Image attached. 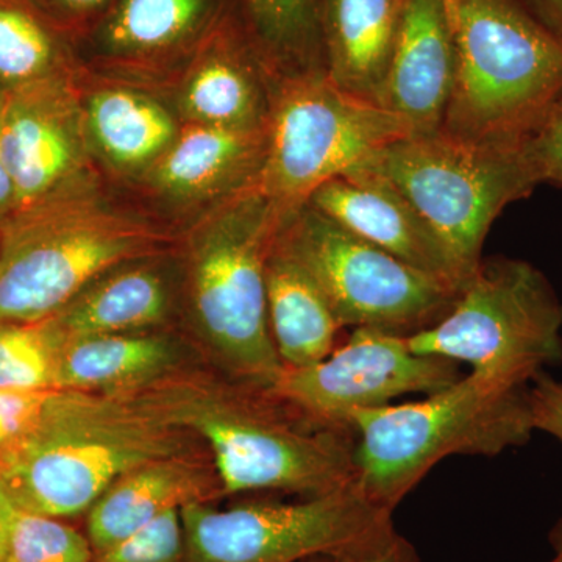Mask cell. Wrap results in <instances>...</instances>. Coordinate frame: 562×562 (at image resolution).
Wrapping results in <instances>:
<instances>
[{
  "label": "cell",
  "mask_w": 562,
  "mask_h": 562,
  "mask_svg": "<svg viewBox=\"0 0 562 562\" xmlns=\"http://www.w3.org/2000/svg\"><path fill=\"white\" fill-rule=\"evenodd\" d=\"M205 443L225 498L317 497L355 482L351 430L325 427L271 390L195 366L133 395Z\"/></svg>",
  "instance_id": "cell-1"
},
{
  "label": "cell",
  "mask_w": 562,
  "mask_h": 562,
  "mask_svg": "<svg viewBox=\"0 0 562 562\" xmlns=\"http://www.w3.org/2000/svg\"><path fill=\"white\" fill-rule=\"evenodd\" d=\"M288 213L251 183L181 228V328L203 360L238 382L272 390L283 364L268 316L266 262Z\"/></svg>",
  "instance_id": "cell-2"
},
{
  "label": "cell",
  "mask_w": 562,
  "mask_h": 562,
  "mask_svg": "<svg viewBox=\"0 0 562 562\" xmlns=\"http://www.w3.org/2000/svg\"><path fill=\"white\" fill-rule=\"evenodd\" d=\"M203 452L201 439L133 395L54 390L32 438L0 471V486L22 512L74 522L144 462Z\"/></svg>",
  "instance_id": "cell-3"
},
{
  "label": "cell",
  "mask_w": 562,
  "mask_h": 562,
  "mask_svg": "<svg viewBox=\"0 0 562 562\" xmlns=\"http://www.w3.org/2000/svg\"><path fill=\"white\" fill-rule=\"evenodd\" d=\"M180 232L102 184L16 211L0 224V324L54 316L122 262L177 249Z\"/></svg>",
  "instance_id": "cell-4"
},
{
  "label": "cell",
  "mask_w": 562,
  "mask_h": 562,
  "mask_svg": "<svg viewBox=\"0 0 562 562\" xmlns=\"http://www.w3.org/2000/svg\"><path fill=\"white\" fill-rule=\"evenodd\" d=\"M528 394L469 372L422 401L355 413V486L394 513L446 458L497 457L527 446L535 432Z\"/></svg>",
  "instance_id": "cell-5"
},
{
  "label": "cell",
  "mask_w": 562,
  "mask_h": 562,
  "mask_svg": "<svg viewBox=\"0 0 562 562\" xmlns=\"http://www.w3.org/2000/svg\"><path fill=\"white\" fill-rule=\"evenodd\" d=\"M454 79L441 131L527 143L562 99V43L517 0H446Z\"/></svg>",
  "instance_id": "cell-6"
},
{
  "label": "cell",
  "mask_w": 562,
  "mask_h": 562,
  "mask_svg": "<svg viewBox=\"0 0 562 562\" xmlns=\"http://www.w3.org/2000/svg\"><path fill=\"white\" fill-rule=\"evenodd\" d=\"M358 168L390 181L452 251L465 281L513 202L539 187L527 143H482L438 131L394 140ZM357 169V168H355Z\"/></svg>",
  "instance_id": "cell-7"
},
{
  "label": "cell",
  "mask_w": 562,
  "mask_h": 562,
  "mask_svg": "<svg viewBox=\"0 0 562 562\" xmlns=\"http://www.w3.org/2000/svg\"><path fill=\"white\" fill-rule=\"evenodd\" d=\"M562 305L549 279L531 262L480 261L441 319L409 335L414 353L471 366V372L508 390L562 364Z\"/></svg>",
  "instance_id": "cell-8"
},
{
  "label": "cell",
  "mask_w": 562,
  "mask_h": 562,
  "mask_svg": "<svg viewBox=\"0 0 562 562\" xmlns=\"http://www.w3.org/2000/svg\"><path fill=\"white\" fill-rule=\"evenodd\" d=\"M405 136L408 128L397 116L339 90L325 72L280 77L273 83L265 158L254 184L291 213L322 184Z\"/></svg>",
  "instance_id": "cell-9"
},
{
  "label": "cell",
  "mask_w": 562,
  "mask_h": 562,
  "mask_svg": "<svg viewBox=\"0 0 562 562\" xmlns=\"http://www.w3.org/2000/svg\"><path fill=\"white\" fill-rule=\"evenodd\" d=\"M276 246L312 276L341 327L409 336L452 308L461 288L353 235L308 203L281 222Z\"/></svg>",
  "instance_id": "cell-10"
},
{
  "label": "cell",
  "mask_w": 562,
  "mask_h": 562,
  "mask_svg": "<svg viewBox=\"0 0 562 562\" xmlns=\"http://www.w3.org/2000/svg\"><path fill=\"white\" fill-rule=\"evenodd\" d=\"M188 562H303L341 557L392 527V513L355 483L297 502L247 501L181 509Z\"/></svg>",
  "instance_id": "cell-11"
},
{
  "label": "cell",
  "mask_w": 562,
  "mask_h": 562,
  "mask_svg": "<svg viewBox=\"0 0 562 562\" xmlns=\"http://www.w3.org/2000/svg\"><path fill=\"white\" fill-rule=\"evenodd\" d=\"M406 338L353 328L324 360L283 368L271 391L317 424L351 430L355 413L392 405L403 395L435 394L460 379V364L414 353Z\"/></svg>",
  "instance_id": "cell-12"
},
{
  "label": "cell",
  "mask_w": 562,
  "mask_h": 562,
  "mask_svg": "<svg viewBox=\"0 0 562 562\" xmlns=\"http://www.w3.org/2000/svg\"><path fill=\"white\" fill-rule=\"evenodd\" d=\"M83 74L5 92L2 151L16 211L102 184L85 125Z\"/></svg>",
  "instance_id": "cell-13"
},
{
  "label": "cell",
  "mask_w": 562,
  "mask_h": 562,
  "mask_svg": "<svg viewBox=\"0 0 562 562\" xmlns=\"http://www.w3.org/2000/svg\"><path fill=\"white\" fill-rule=\"evenodd\" d=\"M235 0H116L76 43L83 68L116 77L177 72Z\"/></svg>",
  "instance_id": "cell-14"
},
{
  "label": "cell",
  "mask_w": 562,
  "mask_h": 562,
  "mask_svg": "<svg viewBox=\"0 0 562 562\" xmlns=\"http://www.w3.org/2000/svg\"><path fill=\"white\" fill-rule=\"evenodd\" d=\"M177 72L176 113L181 124L268 125L277 77L255 49L235 7Z\"/></svg>",
  "instance_id": "cell-15"
},
{
  "label": "cell",
  "mask_w": 562,
  "mask_h": 562,
  "mask_svg": "<svg viewBox=\"0 0 562 562\" xmlns=\"http://www.w3.org/2000/svg\"><path fill=\"white\" fill-rule=\"evenodd\" d=\"M181 317L183 273L173 249L110 269L44 321L58 346L87 336L181 328Z\"/></svg>",
  "instance_id": "cell-16"
},
{
  "label": "cell",
  "mask_w": 562,
  "mask_h": 562,
  "mask_svg": "<svg viewBox=\"0 0 562 562\" xmlns=\"http://www.w3.org/2000/svg\"><path fill=\"white\" fill-rule=\"evenodd\" d=\"M310 206L420 271L462 288L465 283L452 251L394 187L366 169H351L322 184Z\"/></svg>",
  "instance_id": "cell-17"
},
{
  "label": "cell",
  "mask_w": 562,
  "mask_h": 562,
  "mask_svg": "<svg viewBox=\"0 0 562 562\" xmlns=\"http://www.w3.org/2000/svg\"><path fill=\"white\" fill-rule=\"evenodd\" d=\"M201 364L183 328L87 336L55 349V390L135 395Z\"/></svg>",
  "instance_id": "cell-18"
},
{
  "label": "cell",
  "mask_w": 562,
  "mask_h": 562,
  "mask_svg": "<svg viewBox=\"0 0 562 562\" xmlns=\"http://www.w3.org/2000/svg\"><path fill=\"white\" fill-rule=\"evenodd\" d=\"M266 139L268 125L225 128L181 124L171 147L139 181L166 205L210 209L254 183L265 158Z\"/></svg>",
  "instance_id": "cell-19"
},
{
  "label": "cell",
  "mask_w": 562,
  "mask_h": 562,
  "mask_svg": "<svg viewBox=\"0 0 562 562\" xmlns=\"http://www.w3.org/2000/svg\"><path fill=\"white\" fill-rule=\"evenodd\" d=\"M454 79L446 0H403L382 105L409 135L441 131Z\"/></svg>",
  "instance_id": "cell-20"
},
{
  "label": "cell",
  "mask_w": 562,
  "mask_h": 562,
  "mask_svg": "<svg viewBox=\"0 0 562 562\" xmlns=\"http://www.w3.org/2000/svg\"><path fill=\"white\" fill-rule=\"evenodd\" d=\"M224 498L210 452L158 458L111 484L85 516L83 531L92 550L101 552L166 514L191 505H216Z\"/></svg>",
  "instance_id": "cell-21"
},
{
  "label": "cell",
  "mask_w": 562,
  "mask_h": 562,
  "mask_svg": "<svg viewBox=\"0 0 562 562\" xmlns=\"http://www.w3.org/2000/svg\"><path fill=\"white\" fill-rule=\"evenodd\" d=\"M81 88L85 125L95 160L121 177L140 179L171 147L181 128L176 111L139 88Z\"/></svg>",
  "instance_id": "cell-22"
},
{
  "label": "cell",
  "mask_w": 562,
  "mask_h": 562,
  "mask_svg": "<svg viewBox=\"0 0 562 562\" xmlns=\"http://www.w3.org/2000/svg\"><path fill=\"white\" fill-rule=\"evenodd\" d=\"M403 0H321L324 72L339 90L382 106Z\"/></svg>",
  "instance_id": "cell-23"
},
{
  "label": "cell",
  "mask_w": 562,
  "mask_h": 562,
  "mask_svg": "<svg viewBox=\"0 0 562 562\" xmlns=\"http://www.w3.org/2000/svg\"><path fill=\"white\" fill-rule=\"evenodd\" d=\"M269 328L283 368H305L336 349L341 324L308 272L273 243L266 262Z\"/></svg>",
  "instance_id": "cell-24"
},
{
  "label": "cell",
  "mask_w": 562,
  "mask_h": 562,
  "mask_svg": "<svg viewBox=\"0 0 562 562\" xmlns=\"http://www.w3.org/2000/svg\"><path fill=\"white\" fill-rule=\"evenodd\" d=\"M76 43L31 0H0V90L79 76Z\"/></svg>",
  "instance_id": "cell-25"
},
{
  "label": "cell",
  "mask_w": 562,
  "mask_h": 562,
  "mask_svg": "<svg viewBox=\"0 0 562 562\" xmlns=\"http://www.w3.org/2000/svg\"><path fill=\"white\" fill-rule=\"evenodd\" d=\"M235 9L277 79L324 72L321 0H235Z\"/></svg>",
  "instance_id": "cell-26"
},
{
  "label": "cell",
  "mask_w": 562,
  "mask_h": 562,
  "mask_svg": "<svg viewBox=\"0 0 562 562\" xmlns=\"http://www.w3.org/2000/svg\"><path fill=\"white\" fill-rule=\"evenodd\" d=\"M57 344L46 321L0 324V390H55Z\"/></svg>",
  "instance_id": "cell-27"
},
{
  "label": "cell",
  "mask_w": 562,
  "mask_h": 562,
  "mask_svg": "<svg viewBox=\"0 0 562 562\" xmlns=\"http://www.w3.org/2000/svg\"><path fill=\"white\" fill-rule=\"evenodd\" d=\"M85 531L66 520L22 512L13 505L3 562H92Z\"/></svg>",
  "instance_id": "cell-28"
},
{
  "label": "cell",
  "mask_w": 562,
  "mask_h": 562,
  "mask_svg": "<svg viewBox=\"0 0 562 562\" xmlns=\"http://www.w3.org/2000/svg\"><path fill=\"white\" fill-rule=\"evenodd\" d=\"M92 562H188L180 512L166 514L143 530L94 552Z\"/></svg>",
  "instance_id": "cell-29"
},
{
  "label": "cell",
  "mask_w": 562,
  "mask_h": 562,
  "mask_svg": "<svg viewBox=\"0 0 562 562\" xmlns=\"http://www.w3.org/2000/svg\"><path fill=\"white\" fill-rule=\"evenodd\" d=\"M50 391L0 390V471L24 449L43 416Z\"/></svg>",
  "instance_id": "cell-30"
},
{
  "label": "cell",
  "mask_w": 562,
  "mask_h": 562,
  "mask_svg": "<svg viewBox=\"0 0 562 562\" xmlns=\"http://www.w3.org/2000/svg\"><path fill=\"white\" fill-rule=\"evenodd\" d=\"M33 5L77 43L116 0H31Z\"/></svg>",
  "instance_id": "cell-31"
},
{
  "label": "cell",
  "mask_w": 562,
  "mask_h": 562,
  "mask_svg": "<svg viewBox=\"0 0 562 562\" xmlns=\"http://www.w3.org/2000/svg\"><path fill=\"white\" fill-rule=\"evenodd\" d=\"M528 149L541 183L562 188V99L542 127L528 139Z\"/></svg>",
  "instance_id": "cell-32"
},
{
  "label": "cell",
  "mask_w": 562,
  "mask_h": 562,
  "mask_svg": "<svg viewBox=\"0 0 562 562\" xmlns=\"http://www.w3.org/2000/svg\"><path fill=\"white\" fill-rule=\"evenodd\" d=\"M528 398L535 431L546 432L562 442V383L543 371L532 380Z\"/></svg>",
  "instance_id": "cell-33"
},
{
  "label": "cell",
  "mask_w": 562,
  "mask_h": 562,
  "mask_svg": "<svg viewBox=\"0 0 562 562\" xmlns=\"http://www.w3.org/2000/svg\"><path fill=\"white\" fill-rule=\"evenodd\" d=\"M338 562H420L413 543L394 525L338 557Z\"/></svg>",
  "instance_id": "cell-34"
},
{
  "label": "cell",
  "mask_w": 562,
  "mask_h": 562,
  "mask_svg": "<svg viewBox=\"0 0 562 562\" xmlns=\"http://www.w3.org/2000/svg\"><path fill=\"white\" fill-rule=\"evenodd\" d=\"M517 2L562 43V0H517Z\"/></svg>",
  "instance_id": "cell-35"
},
{
  "label": "cell",
  "mask_w": 562,
  "mask_h": 562,
  "mask_svg": "<svg viewBox=\"0 0 562 562\" xmlns=\"http://www.w3.org/2000/svg\"><path fill=\"white\" fill-rule=\"evenodd\" d=\"M5 105V91L0 90V224L16 213V195L11 184L2 151V114Z\"/></svg>",
  "instance_id": "cell-36"
},
{
  "label": "cell",
  "mask_w": 562,
  "mask_h": 562,
  "mask_svg": "<svg viewBox=\"0 0 562 562\" xmlns=\"http://www.w3.org/2000/svg\"><path fill=\"white\" fill-rule=\"evenodd\" d=\"M11 513H13V503L7 497L2 486H0V562L5 560L7 543H9Z\"/></svg>",
  "instance_id": "cell-37"
},
{
  "label": "cell",
  "mask_w": 562,
  "mask_h": 562,
  "mask_svg": "<svg viewBox=\"0 0 562 562\" xmlns=\"http://www.w3.org/2000/svg\"><path fill=\"white\" fill-rule=\"evenodd\" d=\"M549 542L552 546L553 554L547 562H562V517L550 530Z\"/></svg>",
  "instance_id": "cell-38"
},
{
  "label": "cell",
  "mask_w": 562,
  "mask_h": 562,
  "mask_svg": "<svg viewBox=\"0 0 562 562\" xmlns=\"http://www.w3.org/2000/svg\"><path fill=\"white\" fill-rule=\"evenodd\" d=\"M303 562H338V557H316Z\"/></svg>",
  "instance_id": "cell-39"
},
{
  "label": "cell",
  "mask_w": 562,
  "mask_h": 562,
  "mask_svg": "<svg viewBox=\"0 0 562 562\" xmlns=\"http://www.w3.org/2000/svg\"><path fill=\"white\" fill-rule=\"evenodd\" d=\"M561 305H562V301H561Z\"/></svg>",
  "instance_id": "cell-40"
}]
</instances>
